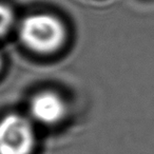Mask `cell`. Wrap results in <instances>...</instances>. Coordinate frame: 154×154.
Instances as JSON below:
<instances>
[{
	"mask_svg": "<svg viewBox=\"0 0 154 154\" xmlns=\"http://www.w3.org/2000/svg\"><path fill=\"white\" fill-rule=\"evenodd\" d=\"M19 35L22 42L33 51L51 53L62 45L66 31L56 17L48 14H36L22 20Z\"/></svg>",
	"mask_w": 154,
	"mask_h": 154,
	"instance_id": "1",
	"label": "cell"
},
{
	"mask_svg": "<svg viewBox=\"0 0 154 154\" xmlns=\"http://www.w3.org/2000/svg\"><path fill=\"white\" fill-rule=\"evenodd\" d=\"M35 133L31 122L19 114H9L0 120V154H31Z\"/></svg>",
	"mask_w": 154,
	"mask_h": 154,
	"instance_id": "2",
	"label": "cell"
},
{
	"mask_svg": "<svg viewBox=\"0 0 154 154\" xmlns=\"http://www.w3.org/2000/svg\"><path fill=\"white\" fill-rule=\"evenodd\" d=\"M31 115L35 120L45 125L58 122L66 115L64 101L53 92H42L32 99L30 105Z\"/></svg>",
	"mask_w": 154,
	"mask_h": 154,
	"instance_id": "3",
	"label": "cell"
},
{
	"mask_svg": "<svg viewBox=\"0 0 154 154\" xmlns=\"http://www.w3.org/2000/svg\"><path fill=\"white\" fill-rule=\"evenodd\" d=\"M13 12L7 5L0 3V37L5 35L13 26Z\"/></svg>",
	"mask_w": 154,
	"mask_h": 154,
	"instance_id": "4",
	"label": "cell"
},
{
	"mask_svg": "<svg viewBox=\"0 0 154 154\" xmlns=\"http://www.w3.org/2000/svg\"><path fill=\"white\" fill-rule=\"evenodd\" d=\"M0 66H1V57H0Z\"/></svg>",
	"mask_w": 154,
	"mask_h": 154,
	"instance_id": "5",
	"label": "cell"
}]
</instances>
